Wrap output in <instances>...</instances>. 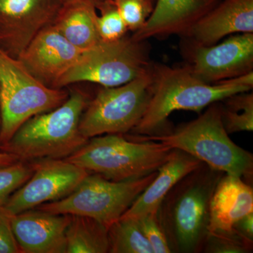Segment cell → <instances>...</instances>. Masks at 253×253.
<instances>
[{
    "instance_id": "cell-12",
    "label": "cell",
    "mask_w": 253,
    "mask_h": 253,
    "mask_svg": "<svg viewBox=\"0 0 253 253\" xmlns=\"http://www.w3.org/2000/svg\"><path fill=\"white\" fill-rule=\"evenodd\" d=\"M61 0H0V49L18 59L44 28L53 25Z\"/></svg>"
},
{
    "instance_id": "cell-6",
    "label": "cell",
    "mask_w": 253,
    "mask_h": 253,
    "mask_svg": "<svg viewBox=\"0 0 253 253\" xmlns=\"http://www.w3.org/2000/svg\"><path fill=\"white\" fill-rule=\"evenodd\" d=\"M69 96L35 78L21 61L0 49V149L28 119L59 107Z\"/></svg>"
},
{
    "instance_id": "cell-33",
    "label": "cell",
    "mask_w": 253,
    "mask_h": 253,
    "mask_svg": "<svg viewBox=\"0 0 253 253\" xmlns=\"http://www.w3.org/2000/svg\"><path fill=\"white\" fill-rule=\"evenodd\" d=\"M1 114H0V130H1Z\"/></svg>"
},
{
    "instance_id": "cell-18",
    "label": "cell",
    "mask_w": 253,
    "mask_h": 253,
    "mask_svg": "<svg viewBox=\"0 0 253 253\" xmlns=\"http://www.w3.org/2000/svg\"><path fill=\"white\" fill-rule=\"evenodd\" d=\"M202 162L179 149H173L168 161L157 170L154 180L131 205L121 217L138 219L156 213L163 199L173 186Z\"/></svg>"
},
{
    "instance_id": "cell-7",
    "label": "cell",
    "mask_w": 253,
    "mask_h": 253,
    "mask_svg": "<svg viewBox=\"0 0 253 253\" xmlns=\"http://www.w3.org/2000/svg\"><path fill=\"white\" fill-rule=\"evenodd\" d=\"M152 63L139 77L123 85L103 86L82 114L80 131L86 139L107 134H126L146 113L153 92Z\"/></svg>"
},
{
    "instance_id": "cell-15",
    "label": "cell",
    "mask_w": 253,
    "mask_h": 253,
    "mask_svg": "<svg viewBox=\"0 0 253 253\" xmlns=\"http://www.w3.org/2000/svg\"><path fill=\"white\" fill-rule=\"evenodd\" d=\"M253 33V0H221L183 37L191 44L211 46L226 36Z\"/></svg>"
},
{
    "instance_id": "cell-31",
    "label": "cell",
    "mask_w": 253,
    "mask_h": 253,
    "mask_svg": "<svg viewBox=\"0 0 253 253\" xmlns=\"http://www.w3.org/2000/svg\"><path fill=\"white\" fill-rule=\"evenodd\" d=\"M61 1L63 5L79 4V3H81V4L94 5V6H96V8H97V6L101 3L100 0H61Z\"/></svg>"
},
{
    "instance_id": "cell-2",
    "label": "cell",
    "mask_w": 253,
    "mask_h": 253,
    "mask_svg": "<svg viewBox=\"0 0 253 253\" xmlns=\"http://www.w3.org/2000/svg\"><path fill=\"white\" fill-rule=\"evenodd\" d=\"M224 174L202 163L163 199L156 214L171 253L202 252L208 234L211 198Z\"/></svg>"
},
{
    "instance_id": "cell-23",
    "label": "cell",
    "mask_w": 253,
    "mask_h": 253,
    "mask_svg": "<svg viewBox=\"0 0 253 253\" xmlns=\"http://www.w3.org/2000/svg\"><path fill=\"white\" fill-rule=\"evenodd\" d=\"M96 9L100 11L97 26L101 41H115L126 36L127 28L112 1H101Z\"/></svg>"
},
{
    "instance_id": "cell-30",
    "label": "cell",
    "mask_w": 253,
    "mask_h": 253,
    "mask_svg": "<svg viewBox=\"0 0 253 253\" xmlns=\"http://www.w3.org/2000/svg\"><path fill=\"white\" fill-rule=\"evenodd\" d=\"M18 159L13 155L0 151V168L11 166L18 162Z\"/></svg>"
},
{
    "instance_id": "cell-17",
    "label": "cell",
    "mask_w": 253,
    "mask_h": 253,
    "mask_svg": "<svg viewBox=\"0 0 253 253\" xmlns=\"http://www.w3.org/2000/svg\"><path fill=\"white\" fill-rule=\"evenodd\" d=\"M253 212V189L238 176L224 174L211 198L208 232H228L234 224Z\"/></svg>"
},
{
    "instance_id": "cell-21",
    "label": "cell",
    "mask_w": 253,
    "mask_h": 253,
    "mask_svg": "<svg viewBox=\"0 0 253 253\" xmlns=\"http://www.w3.org/2000/svg\"><path fill=\"white\" fill-rule=\"evenodd\" d=\"M110 253H154L137 219L121 217L109 228Z\"/></svg>"
},
{
    "instance_id": "cell-16",
    "label": "cell",
    "mask_w": 253,
    "mask_h": 253,
    "mask_svg": "<svg viewBox=\"0 0 253 253\" xmlns=\"http://www.w3.org/2000/svg\"><path fill=\"white\" fill-rule=\"evenodd\" d=\"M221 0H156L144 26L132 37L139 41L177 35L186 36L190 28Z\"/></svg>"
},
{
    "instance_id": "cell-19",
    "label": "cell",
    "mask_w": 253,
    "mask_h": 253,
    "mask_svg": "<svg viewBox=\"0 0 253 253\" xmlns=\"http://www.w3.org/2000/svg\"><path fill=\"white\" fill-rule=\"evenodd\" d=\"M97 18L94 5H63L53 26L73 45L85 51L101 41Z\"/></svg>"
},
{
    "instance_id": "cell-29",
    "label": "cell",
    "mask_w": 253,
    "mask_h": 253,
    "mask_svg": "<svg viewBox=\"0 0 253 253\" xmlns=\"http://www.w3.org/2000/svg\"><path fill=\"white\" fill-rule=\"evenodd\" d=\"M233 229L244 239L253 242V212L236 221Z\"/></svg>"
},
{
    "instance_id": "cell-27",
    "label": "cell",
    "mask_w": 253,
    "mask_h": 253,
    "mask_svg": "<svg viewBox=\"0 0 253 253\" xmlns=\"http://www.w3.org/2000/svg\"><path fill=\"white\" fill-rule=\"evenodd\" d=\"M136 219L141 231L151 244L154 253H171L156 213H151Z\"/></svg>"
},
{
    "instance_id": "cell-14",
    "label": "cell",
    "mask_w": 253,
    "mask_h": 253,
    "mask_svg": "<svg viewBox=\"0 0 253 253\" xmlns=\"http://www.w3.org/2000/svg\"><path fill=\"white\" fill-rule=\"evenodd\" d=\"M70 218L37 208L12 215L11 226L21 253H66Z\"/></svg>"
},
{
    "instance_id": "cell-1",
    "label": "cell",
    "mask_w": 253,
    "mask_h": 253,
    "mask_svg": "<svg viewBox=\"0 0 253 253\" xmlns=\"http://www.w3.org/2000/svg\"><path fill=\"white\" fill-rule=\"evenodd\" d=\"M152 96L142 119L131 131L135 135H155L174 111L200 113L213 103L253 87V72L215 84L200 81L186 66L172 68L152 63Z\"/></svg>"
},
{
    "instance_id": "cell-13",
    "label": "cell",
    "mask_w": 253,
    "mask_h": 253,
    "mask_svg": "<svg viewBox=\"0 0 253 253\" xmlns=\"http://www.w3.org/2000/svg\"><path fill=\"white\" fill-rule=\"evenodd\" d=\"M83 51L51 25L34 38L18 59L38 81L57 89L60 80L77 63Z\"/></svg>"
},
{
    "instance_id": "cell-10",
    "label": "cell",
    "mask_w": 253,
    "mask_h": 253,
    "mask_svg": "<svg viewBox=\"0 0 253 253\" xmlns=\"http://www.w3.org/2000/svg\"><path fill=\"white\" fill-rule=\"evenodd\" d=\"M29 163L33 169L31 178L4 206L11 215L66 197L89 174L66 159L45 158Z\"/></svg>"
},
{
    "instance_id": "cell-5",
    "label": "cell",
    "mask_w": 253,
    "mask_h": 253,
    "mask_svg": "<svg viewBox=\"0 0 253 253\" xmlns=\"http://www.w3.org/2000/svg\"><path fill=\"white\" fill-rule=\"evenodd\" d=\"M172 150L159 141H136L123 134H107L90 138L64 159L109 180L124 181L156 172Z\"/></svg>"
},
{
    "instance_id": "cell-28",
    "label": "cell",
    "mask_w": 253,
    "mask_h": 253,
    "mask_svg": "<svg viewBox=\"0 0 253 253\" xmlns=\"http://www.w3.org/2000/svg\"><path fill=\"white\" fill-rule=\"evenodd\" d=\"M11 217L4 206L0 207V253H21L13 233Z\"/></svg>"
},
{
    "instance_id": "cell-8",
    "label": "cell",
    "mask_w": 253,
    "mask_h": 253,
    "mask_svg": "<svg viewBox=\"0 0 253 253\" xmlns=\"http://www.w3.org/2000/svg\"><path fill=\"white\" fill-rule=\"evenodd\" d=\"M146 41L126 36L115 41H100L82 53L77 63L60 80L57 89L80 82L114 87L133 81L151 65Z\"/></svg>"
},
{
    "instance_id": "cell-25",
    "label": "cell",
    "mask_w": 253,
    "mask_h": 253,
    "mask_svg": "<svg viewBox=\"0 0 253 253\" xmlns=\"http://www.w3.org/2000/svg\"><path fill=\"white\" fill-rule=\"evenodd\" d=\"M33 173L30 163L24 161L0 168V207L6 204L10 196L31 178Z\"/></svg>"
},
{
    "instance_id": "cell-9",
    "label": "cell",
    "mask_w": 253,
    "mask_h": 253,
    "mask_svg": "<svg viewBox=\"0 0 253 253\" xmlns=\"http://www.w3.org/2000/svg\"><path fill=\"white\" fill-rule=\"evenodd\" d=\"M156 174L157 171L139 179L113 181L89 173L66 197L36 208L54 214L91 217L109 229L129 209Z\"/></svg>"
},
{
    "instance_id": "cell-3",
    "label": "cell",
    "mask_w": 253,
    "mask_h": 253,
    "mask_svg": "<svg viewBox=\"0 0 253 253\" xmlns=\"http://www.w3.org/2000/svg\"><path fill=\"white\" fill-rule=\"evenodd\" d=\"M129 139L159 141L172 149L184 151L216 170L252 183L253 154L229 138L221 121L219 101L210 105L204 114L172 132L130 136Z\"/></svg>"
},
{
    "instance_id": "cell-4",
    "label": "cell",
    "mask_w": 253,
    "mask_h": 253,
    "mask_svg": "<svg viewBox=\"0 0 253 253\" xmlns=\"http://www.w3.org/2000/svg\"><path fill=\"white\" fill-rule=\"evenodd\" d=\"M89 102L86 94L73 91L59 107L36 115L23 123L0 151L24 162L68 157L88 140L79 126Z\"/></svg>"
},
{
    "instance_id": "cell-26",
    "label": "cell",
    "mask_w": 253,
    "mask_h": 253,
    "mask_svg": "<svg viewBox=\"0 0 253 253\" xmlns=\"http://www.w3.org/2000/svg\"><path fill=\"white\" fill-rule=\"evenodd\" d=\"M126 23L128 31H139L144 26L154 6L146 0H111Z\"/></svg>"
},
{
    "instance_id": "cell-20",
    "label": "cell",
    "mask_w": 253,
    "mask_h": 253,
    "mask_svg": "<svg viewBox=\"0 0 253 253\" xmlns=\"http://www.w3.org/2000/svg\"><path fill=\"white\" fill-rule=\"evenodd\" d=\"M109 229L93 218L71 215L66 231V253H109Z\"/></svg>"
},
{
    "instance_id": "cell-22",
    "label": "cell",
    "mask_w": 253,
    "mask_h": 253,
    "mask_svg": "<svg viewBox=\"0 0 253 253\" xmlns=\"http://www.w3.org/2000/svg\"><path fill=\"white\" fill-rule=\"evenodd\" d=\"M221 121L228 134L253 130V94L231 95L219 101Z\"/></svg>"
},
{
    "instance_id": "cell-11",
    "label": "cell",
    "mask_w": 253,
    "mask_h": 253,
    "mask_svg": "<svg viewBox=\"0 0 253 253\" xmlns=\"http://www.w3.org/2000/svg\"><path fill=\"white\" fill-rule=\"evenodd\" d=\"M187 67L208 84L241 77L253 72V33H241L211 46L188 42Z\"/></svg>"
},
{
    "instance_id": "cell-24",
    "label": "cell",
    "mask_w": 253,
    "mask_h": 253,
    "mask_svg": "<svg viewBox=\"0 0 253 253\" xmlns=\"http://www.w3.org/2000/svg\"><path fill=\"white\" fill-rule=\"evenodd\" d=\"M253 242L244 239L233 229L228 232H208L203 253H247L252 252Z\"/></svg>"
},
{
    "instance_id": "cell-32",
    "label": "cell",
    "mask_w": 253,
    "mask_h": 253,
    "mask_svg": "<svg viewBox=\"0 0 253 253\" xmlns=\"http://www.w3.org/2000/svg\"><path fill=\"white\" fill-rule=\"evenodd\" d=\"M100 1H109V0H100ZM148 2H149L150 4L154 5L155 6V4H156V0H146Z\"/></svg>"
}]
</instances>
